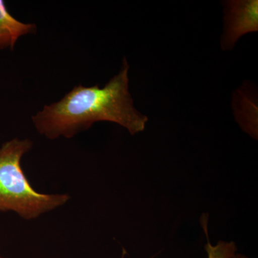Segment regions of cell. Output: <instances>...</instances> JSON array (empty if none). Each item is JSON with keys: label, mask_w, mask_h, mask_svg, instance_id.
I'll return each instance as SVG.
<instances>
[{"label": "cell", "mask_w": 258, "mask_h": 258, "mask_svg": "<svg viewBox=\"0 0 258 258\" xmlns=\"http://www.w3.org/2000/svg\"><path fill=\"white\" fill-rule=\"evenodd\" d=\"M128 71V61L123 58L119 72L104 87L79 85L60 101L44 106L32 117L37 132L50 140L71 139L98 121L113 122L132 136L143 132L148 117L134 106Z\"/></svg>", "instance_id": "cell-1"}, {"label": "cell", "mask_w": 258, "mask_h": 258, "mask_svg": "<svg viewBox=\"0 0 258 258\" xmlns=\"http://www.w3.org/2000/svg\"><path fill=\"white\" fill-rule=\"evenodd\" d=\"M33 147L29 139L14 138L0 147V212H12L26 220H35L69 203L68 194H45L34 189L21 166Z\"/></svg>", "instance_id": "cell-2"}, {"label": "cell", "mask_w": 258, "mask_h": 258, "mask_svg": "<svg viewBox=\"0 0 258 258\" xmlns=\"http://www.w3.org/2000/svg\"><path fill=\"white\" fill-rule=\"evenodd\" d=\"M223 45L232 48L242 35L258 30V1H232L227 4Z\"/></svg>", "instance_id": "cell-3"}, {"label": "cell", "mask_w": 258, "mask_h": 258, "mask_svg": "<svg viewBox=\"0 0 258 258\" xmlns=\"http://www.w3.org/2000/svg\"><path fill=\"white\" fill-rule=\"evenodd\" d=\"M37 25L20 21L8 11L0 0V50H14L20 37L35 33Z\"/></svg>", "instance_id": "cell-4"}, {"label": "cell", "mask_w": 258, "mask_h": 258, "mask_svg": "<svg viewBox=\"0 0 258 258\" xmlns=\"http://www.w3.org/2000/svg\"><path fill=\"white\" fill-rule=\"evenodd\" d=\"M208 258H232L236 254L237 247L235 242L219 241L215 246L212 245L208 240L205 245Z\"/></svg>", "instance_id": "cell-5"}, {"label": "cell", "mask_w": 258, "mask_h": 258, "mask_svg": "<svg viewBox=\"0 0 258 258\" xmlns=\"http://www.w3.org/2000/svg\"><path fill=\"white\" fill-rule=\"evenodd\" d=\"M232 258H249V257H246V256L242 255V254H234L233 257H232Z\"/></svg>", "instance_id": "cell-6"}, {"label": "cell", "mask_w": 258, "mask_h": 258, "mask_svg": "<svg viewBox=\"0 0 258 258\" xmlns=\"http://www.w3.org/2000/svg\"><path fill=\"white\" fill-rule=\"evenodd\" d=\"M125 253H126V252H125V249H123V253H122L121 258H125Z\"/></svg>", "instance_id": "cell-7"}, {"label": "cell", "mask_w": 258, "mask_h": 258, "mask_svg": "<svg viewBox=\"0 0 258 258\" xmlns=\"http://www.w3.org/2000/svg\"><path fill=\"white\" fill-rule=\"evenodd\" d=\"M0 258H5V257H3V256H2L1 254H0Z\"/></svg>", "instance_id": "cell-8"}]
</instances>
